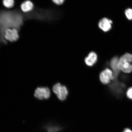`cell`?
Returning <instances> with one entry per match:
<instances>
[{"label":"cell","instance_id":"1","mask_svg":"<svg viewBox=\"0 0 132 132\" xmlns=\"http://www.w3.org/2000/svg\"><path fill=\"white\" fill-rule=\"evenodd\" d=\"M132 54L127 53L120 57L119 60L118 67L120 70L126 73L132 72Z\"/></svg>","mask_w":132,"mask_h":132},{"label":"cell","instance_id":"2","mask_svg":"<svg viewBox=\"0 0 132 132\" xmlns=\"http://www.w3.org/2000/svg\"><path fill=\"white\" fill-rule=\"evenodd\" d=\"M53 91L57 96V98L61 101L66 100L69 94L68 90L65 85L57 83L54 85Z\"/></svg>","mask_w":132,"mask_h":132},{"label":"cell","instance_id":"3","mask_svg":"<svg viewBox=\"0 0 132 132\" xmlns=\"http://www.w3.org/2000/svg\"><path fill=\"white\" fill-rule=\"evenodd\" d=\"M99 78L101 83L104 85L110 83L111 81L114 80L113 71L109 68H106L100 72Z\"/></svg>","mask_w":132,"mask_h":132},{"label":"cell","instance_id":"4","mask_svg":"<svg viewBox=\"0 0 132 132\" xmlns=\"http://www.w3.org/2000/svg\"><path fill=\"white\" fill-rule=\"evenodd\" d=\"M34 96L39 100H47L50 96V90L47 87H38L35 92Z\"/></svg>","mask_w":132,"mask_h":132},{"label":"cell","instance_id":"5","mask_svg":"<svg viewBox=\"0 0 132 132\" xmlns=\"http://www.w3.org/2000/svg\"><path fill=\"white\" fill-rule=\"evenodd\" d=\"M4 36L5 39L11 42L16 41L19 37L17 29L12 28L6 29L4 31Z\"/></svg>","mask_w":132,"mask_h":132},{"label":"cell","instance_id":"6","mask_svg":"<svg viewBox=\"0 0 132 132\" xmlns=\"http://www.w3.org/2000/svg\"><path fill=\"white\" fill-rule=\"evenodd\" d=\"M119 59L117 57H113L110 61V66L112 70L114 80L117 78L120 71L118 67Z\"/></svg>","mask_w":132,"mask_h":132},{"label":"cell","instance_id":"7","mask_svg":"<svg viewBox=\"0 0 132 132\" xmlns=\"http://www.w3.org/2000/svg\"><path fill=\"white\" fill-rule=\"evenodd\" d=\"M98 60V57L97 54L95 52H92L85 57V62L87 66L92 67L96 63Z\"/></svg>","mask_w":132,"mask_h":132},{"label":"cell","instance_id":"8","mask_svg":"<svg viewBox=\"0 0 132 132\" xmlns=\"http://www.w3.org/2000/svg\"><path fill=\"white\" fill-rule=\"evenodd\" d=\"M112 21L107 18H103L99 21V28L104 32L109 31L112 27Z\"/></svg>","mask_w":132,"mask_h":132},{"label":"cell","instance_id":"9","mask_svg":"<svg viewBox=\"0 0 132 132\" xmlns=\"http://www.w3.org/2000/svg\"><path fill=\"white\" fill-rule=\"evenodd\" d=\"M34 4L30 1H26L24 2L21 4V8L23 12H29L32 11L34 9Z\"/></svg>","mask_w":132,"mask_h":132},{"label":"cell","instance_id":"10","mask_svg":"<svg viewBox=\"0 0 132 132\" xmlns=\"http://www.w3.org/2000/svg\"><path fill=\"white\" fill-rule=\"evenodd\" d=\"M3 4L5 7L10 8L14 6V0H3Z\"/></svg>","mask_w":132,"mask_h":132},{"label":"cell","instance_id":"11","mask_svg":"<svg viewBox=\"0 0 132 132\" xmlns=\"http://www.w3.org/2000/svg\"><path fill=\"white\" fill-rule=\"evenodd\" d=\"M125 14L128 19H132V9H128L125 11Z\"/></svg>","mask_w":132,"mask_h":132},{"label":"cell","instance_id":"12","mask_svg":"<svg viewBox=\"0 0 132 132\" xmlns=\"http://www.w3.org/2000/svg\"><path fill=\"white\" fill-rule=\"evenodd\" d=\"M127 95L128 98L132 100V87L128 89L127 92Z\"/></svg>","mask_w":132,"mask_h":132},{"label":"cell","instance_id":"13","mask_svg":"<svg viewBox=\"0 0 132 132\" xmlns=\"http://www.w3.org/2000/svg\"><path fill=\"white\" fill-rule=\"evenodd\" d=\"M52 1L55 4L58 5H60L63 3L65 0H52Z\"/></svg>","mask_w":132,"mask_h":132},{"label":"cell","instance_id":"14","mask_svg":"<svg viewBox=\"0 0 132 132\" xmlns=\"http://www.w3.org/2000/svg\"><path fill=\"white\" fill-rule=\"evenodd\" d=\"M123 132H132V131L129 129L126 128Z\"/></svg>","mask_w":132,"mask_h":132}]
</instances>
